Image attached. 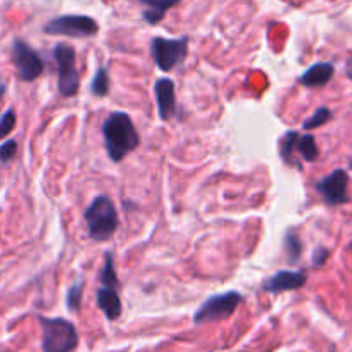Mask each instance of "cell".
Wrapping results in <instances>:
<instances>
[{
  "mask_svg": "<svg viewBox=\"0 0 352 352\" xmlns=\"http://www.w3.org/2000/svg\"><path fill=\"white\" fill-rule=\"evenodd\" d=\"M104 147L113 162H121L128 154L140 147V135L135 128L130 114L118 113L109 114L102 123Z\"/></svg>",
  "mask_w": 352,
  "mask_h": 352,
  "instance_id": "1",
  "label": "cell"
},
{
  "mask_svg": "<svg viewBox=\"0 0 352 352\" xmlns=\"http://www.w3.org/2000/svg\"><path fill=\"white\" fill-rule=\"evenodd\" d=\"M85 223H87L88 236L94 242H107L113 239L120 226L114 202L107 195H97L85 211Z\"/></svg>",
  "mask_w": 352,
  "mask_h": 352,
  "instance_id": "2",
  "label": "cell"
},
{
  "mask_svg": "<svg viewBox=\"0 0 352 352\" xmlns=\"http://www.w3.org/2000/svg\"><path fill=\"white\" fill-rule=\"evenodd\" d=\"M43 352H73L80 344L76 327L66 318L38 316Z\"/></svg>",
  "mask_w": 352,
  "mask_h": 352,
  "instance_id": "3",
  "label": "cell"
},
{
  "mask_svg": "<svg viewBox=\"0 0 352 352\" xmlns=\"http://www.w3.org/2000/svg\"><path fill=\"white\" fill-rule=\"evenodd\" d=\"M188 42H190L188 36H182V38L154 36L151 42V54L155 66L164 73L180 67L187 60Z\"/></svg>",
  "mask_w": 352,
  "mask_h": 352,
  "instance_id": "4",
  "label": "cell"
},
{
  "mask_svg": "<svg viewBox=\"0 0 352 352\" xmlns=\"http://www.w3.org/2000/svg\"><path fill=\"white\" fill-rule=\"evenodd\" d=\"M59 71V94L63 97H74L80 90V71L76 67V50L69 43H57L52 52Z\"/></svg>",
  "mask_w": 352,
  "mask_h": 352,
  "instance_id": "5",
  "label": "cell"
},
{
  "mask_svg": "<svg viewBox=\"0 0 352 352\" xmlns=\"http://www.w3.org/2000/svg\"><path fill=\"white\" fill-rule=\"evenodd\" d=\"M243 296L235 290H230L225 294H216L211 296L208 300H204L201 307L195 311L194 323L206 324L214 323V321H223L232 318L236 313L239 306L242 304Z\"/></svg>",
  "mask_w": 352,
  "mask_h": 352,
  "instance_id": "6",
  "label": "cell"
},
{
  "mask_svg": "<svg viewBox=\"0 0 352 352\" xmlns=\"http://www.w3.org/2000/svg\"><path fill=\"white\" fill-rule=\"evenodd\" d=\"M43 32L52 36H69V38H90L99 33V23L90 16L64 14L54 18L43 26Z\"/></svg>",
  "mask_w": 352,
  "mask_h": 352,
  "instance_id": "7",
  "label": "cell"
},
{
  "mask_svg": "<svg viewBox=\"0 0 352 352\" xmlns=\"http://www.w3.org/2000/svg\"><path fill=\"white\" fill-rule=\"evenodd\" d=\"M12 63L18 71L19 80L26 81V83L38 80L45 69V64H43L40 54L21 38H16L12 43Z\"/></svg>",
  "mask_w": 352,
  "mask_h": 352,
  "instance_id": "8",
  "label": "cell"
},
{
  "mask_svg": "<svg viewBox=\"0 0 352 352\" xmlns=\"http://www.w3.org/2000/svg\"><path fill=\"white\" fill-rule=\"evenodd\" d=\"M349 175L345 169H335L316 184L318 194L328 206H340L349 201Z\"/></svg>",
  "mask_w": 352,
  "mask_h": 352,
  "instance_id": "9",
  "label": "cell"
},
{
  "mask_svg": "<svg viewBox=\"0 0 352 352\" xmlns=\"http://www.w3.org/2000/svg\"><path fill=\"white\" fill-rule=\"evenodd\" d=\"M307 275L304 272H292V270H282V272L275 273L270 276L266 282L263 283V290L268 294H282V292H292V290H299L306 285Z\"/></svg>",
  "mask_w": 352,
  "mask_h": 352,
  "instance_id": "10",
  "label": "cell"
},
{
  "mask_svg": "<svg viewBox=\"0 0 352 352\" xmlns=\"http://www.w3.org/2000/svg\"><path fill=\"white\" fill-rule=\"evenodd\" d=\"M155 100H157L159 118L162 121H171L176 116V90L171 78H159L154 85Z\"/></svg>",
  "mask_w": 352,
  "mask_h": 352,
  "instance_id": "11",
  "label": "cell"
},
{
  "mask_svg": "<svg viewBox=\"0 0 352 352\" xmlns=\"http://www.w3.org/2000/svg\"><path fill=\"white\" fill-rule=\"evenodd\" d=\"M335 67L331 63H316L309 67L304 74L299 76V83L307 88H320L328 85L333 78Z\"/></svg>",
  "mask_w": 352,
  "mask_h": 352,
  "instance_id": "12",
  "label": "cell"
},
{
  "mask_svg": "<svg viewBox=\"0 0 352 352\" xmlns=\"http://www.w3.org/2000/svg\"><path fill=\"white\" fill-rule=\"evenodd\" d=\"M97 306L102 311L104 316L109 321H116L123 313V304H121L120 294L114 289H106L100 287L97 290Z\"/></svg>",
  "mask_w": 352,
  "mask_h": 352,
  "instance_id": "13",
  "label": "cell"
},
{
  "mask_svg": "<svg viewBox=\"0 0 352 352\" xmlns=\"http://www.w3.org/2000/svg\"><path fill=\"white\" fill-rule=\"evenodd\" d=\"M142 6H144V12H142V18L147 25H159L162 19L166 18L169 9L175 8L176 4H180L182 0H138Z\"/></svg>",
  "mask_w": 352,
  "mask_h": 352,
  "instance_id": "14",
  "label": "cell"
},
{
  "mask_svg": "<svg viewBox=\"0 0 352 352\" xmlns=\"http://www.w3.org/2000/svg\"><path fill=\"white\" fill-rule=\"evenodd\" d=\"M299 131H287L283 135L282 142H280V155H282L283 162L292 168L297 169H302V164H300L299 157H297V151H296V144H297V138H299Z\"/></svg>",
  "mask_w": 352,
  "mask_h": 352,
  "instance_id": "15",
  "label": "cell"
},
{
  "mask_svg": "<svg viewBox=\"0 0 352 352\" xmlns=\"http://www.w3.org/2000/svg\"><path fill=\"white\" fill-rule=\"evenodd\" d=\"M296 151L297 155H300V157L307 162H314L320 157V148H318L314 135H299L296 144Z\"/></svg>",
  "mask_w": 352,
  "mask_h": 352,
  "instance_id": "16",
  "label": "cell"
},
{
  "mask_svg": "<svg viewBox=\"0 0 352 352\" xmlns=\"http://www.w3.org/2000/svg\"><path fill=\"white\" fill-rule=\"evenodd\" d=\"M100 283H102V287H106V289L118 290L121 287L120 278H118L116 275V270H114L113 252L104 254V266L102 272H100Z\"/></svg>",
  "mask_w": 352,
  "mask_h": 352,
  "instance_id": "17",
  "label": "cell"
},
{
  "mask_svg": "<svg viewBox=\"0 0 352 352\" xmlns=\"http://www.w3.org/2000/svg\"><path fill=\"white\" fill-rule=\"evenodd\" d=\"M90 90H92L94 96L99 97V99H104V97L109 96L111 78H109V71H107V67L100 66L99 69L96 71V74H94L92 85H90Z\"/></svg>",
  "mask_w": 352,
  "mask_h": 352,
  "instance_id": "18",
  "label": "cell"
},
{
  "mask_svg": "<svg viewBox=\"0 0 352 352\" xmlns=\"http://www.w3.org/2000/svg\"><path fill=\"white\" fill-rule=\"evenodd\" d=\"M283 247H285V252L289 256L290 263H297L299 257L302 256V242H300V236L297 235V232L289 230L285 233V239H283Z\"/></svg>",
  "mask_w": 352,
  "mask_h": 352,
  "instance_id": "19",
  "label": "cell"
},
{
  "mask_svg": "<svg viewBox=\"0 0 352 352\" xmlns=\"http://www.w3.org/2000/svg\"><path fill=\"white\" fill-rule=\"evenodd\" d=\"M83 289L85 282L83 280H78L73 285L69 287V290L66 292V306L71 313L81 309V299H83Z\"/></svg>",
  "mask_w": 352,
  "mask_h": 352,
  "instance_id": "20",
  "label": "cell"
},
{
  "mask_svg": "<svg viewBox=\"0 0 352 352\" xmlns=\"http://www.w3.org/2000/svg\"><path fill=\"white\" fill-rule=\"evenodd\" d=\"M333 118V114H331V111L328 109V107H318L316 111H314L313 116L309 118V120L304 121L302 128L306 131H311V130H316V128L323 126V124H327L328 121Z\"/></svg>",
  "mask_w": 352,
  "mask_h": 352,
  "instance_id": "21",
  "label": "cell"
},
{
  "mask_svg": "<svg viewBox=\"0 0 352 352\" xmlns=\"http://www.w3.org/2000/svg\"><path fill=\"white\" fill-rule=\"evenodd\" d=\"M16 121H18V118H16L14 109H8L2 114V118H0V140H4L8 135L12 133V130L16 128Z\"/></svg>",
  "mask_w": 352,
  "mask_h": 352,
  "instance_id": "22",
  "label": "cell"
},
{
  "mask_svg": "<svg viewBox=\"0 0 352 352\" xmlns=\"http://www.w3.org/2000/svg\"><path fill=\"white\" fill-rule=\"evenodd\" d=\"M16 154H18V142L12 140V138L0 145V161L2 162H9L11 159H14Z\"/></svg>",
  "mask_w": 352,
  "mask_h": 352,
  "instance_id": "23",
  "label": "cell"
},
{
  "mask_svg": "<svg viewBox=\"0 0 352 352\" xmlns=\"http://www.w3.org/2000/svg\"><path fill=\"white\" fill-rule=\"evenodd\" d=\"M327 259H328V249H324V247H316L313 252V266H323Z\"/></svg>",
  "mask_w": 352,
  "mask_h": 352,
  "instance_id": "24",
  "label": "cell"
},
{
  "mask_svg": "<svg viewBox=\"0 0 352 352\" xmlns=\"http://www.w3.org/2000/svg\"><path fill=\"white\" fill-rule=\"evenodd\" d=\"M347 74L352 78V57L347 60Z\"/></svg>",
  "mask_w": 352,
  "mask_h": 352,
  "instance_id": "25",
  "label": "cell"
},
{
  "mask_svg": "<svg viewBox=\"0 0 352 352\" xmlns=\"http://www.w3.org/2000/svg\"><path fill=\"white\" fill-rule=\"evenodd\" d=\"M6 90H8V85H6V83H0V97L4 96Z\"/></svg>",
  "mask_w": 352,
  "mask_h": 352,
  "instance_id": "26",
  "label": "cell"
}]
</instances>
